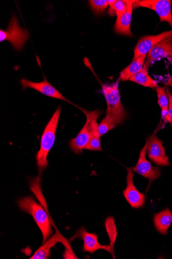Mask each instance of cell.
<instances>
[{
    "mask_svg": "<svg viewBox=\"0 0 172 259\" xmlns=\"http://www.w3.org/2000/svg\"><path fill=\"white\" fill-rule=\"evenodd\" d=\"M61 112V107L59 106L46 125L41 138L40 150L36 156L39 177L48 166L47 156L55 143Z\"/></svg>",
    "mask_w": 172,
    "mask_h": 259,
    "instance_id": "cell-1",
    "label": "cell"
},
{
    "mask_svg": "<svg viewBox=\"0 0 172 259\" xmlns=\"http://www.w3.org/2000/svg\"><path fill=\"white\" fill-rule=\"evenodd\" d=\"M17 203L22 211L31 215L42 234L43 243L53 233L50 220L42 206L31 196L19 199Z\"/></svg>",
    "mask_w": 172,
    "mask_h": 259,
    "instance_id": "cell-2",
    "label": "cell"
},
{
    "mask_svg": "<svg viewBox=\"0 0 172 259\" xmlns=\"http://www.w3.org/2000/svg\"><path fill=\"white\" fill-rule=\"evenodd\" d=\"M107 103L106 116L112 117L120 123L124 121L126 112L123 106L119 90V82L102 85Z\"/></svg>",
    "mask_w": 172,
    "mask_h": 259,
    "instance_id": "cell-3",
    "label": "cell"
},
{
    "mask_svg": "<svg viewBox=\"0 0 172 259\" xmlns=\"http://www.w3.org/2000/svg\"><path fill=\"white\" fill-rule=\"evenodd\" d=\"M29 37L28 31L21 28L17 17L13 15L6 30H0V41H9L17 51H19L24 47Z\"/></svg>",
    "mask_w": 172,
    "mask_h": 259,
    "instance_id": "cell-4",
    "label": "cell"
},
{
    "mask_svg": "<svg viewBox=\"0 0 172 259\" xmlns=\"http://www.w3.org/2000/svg\"><path fill=\"white\" fill-rule=\"evenodd\" d=\"M171 2L170 0H142L135 1L134 7H142L154 11L160 18V22H166L172 28Z\"/></svg>",
    "mask_w": 172,
    "mask_h": 259,
    "instance_id": "cell-5",
    "label": "cell"
},
{
    "mask_svg": "<svg viewBox=\"0 0 172 259\" xmlns=\"http://www.w3.org/2000/svg\"><path fill=\"white\" fill-rule=\"evenodd\" d=\"M149 140L146 141V144L141 150L138 161L136 165L134 167V172L148 179L149 186L155 180L158 179L161 174L158 167H153L151 163L146 158V154L148 148Z\"/></svg>",
    "mask_w": 172,
    "mask_h": 259,
    "instance_id": "cell-6",
    "label": "cell"
},
{
    "mask_svg": "<svg viewBox=\"0 0 172 259\" xmlns=\"http://www.w3.org/2000/svg\"><path fill=\"white\" fill-rule=\"evenodd\" d=\"M172 36V30L156 35H146L141 38L135 47L133 61L147 55L158 44Z\"/></svg>",
    "mask_w": 172,
    "mask_h": 259,
    "instance_id": "cell-7",
    "label": "cell"
},
{
    "mask_svg": "<svg viewBox=\"0 0 172 259\" xmlns=\"http://www.w3.org/2000/svg\"><path fill=\"white\" fill-rule=\"evenodd\" d=\"M164 58L167 59L172 65V36L158 44L147 54L143 68L148 71L151 65Z\"/></svg>",
    "mask_w": 172,
    "mask_h": 259,
    "instance_id": "cell-8",
    "label": "cell"
},
{
    "mask_svg": "<svg viewBox=\"0 0 172 259\" xmlns=\"http://www.w3.org/2000/svg\"><path fill=\"white\" fill-rule=\"evenodd\" d=\"M81 109L86 115L90 127V140L85 149L90 151H102L99 124L97 122V120L100 116L101 112L97 110L90 111L82 108Z\"/></svg>",
    "mask_w": 172,
    "mask_h": 259,
    "instance_id": "cell-9",
    "label": "cell"
},
{
    "mask_svg": "<svg viewBox=\"0 0 172 259\" xmlns=\"http://www.w3.org/2000/svg\"><path fill=\"white\" fill-rule=\"evenodd\" d=\"M127 187L123 192L125 198L132 208H140L143 207L145 202V196L144 194L140 193L134 185L133 180L134 175L131 168H127Z\"/></svg>",
    "mask_w": 172,
    "mask_h": 259,
    "instance_id": "cell-10",
    "label": "cell"
},
{
    "mask_svg": "<svg viewBox=\"0 0 172 259\" xmlns=\"http://www.w3.org/2000/svg\"><path fill=\"white\" fill-rule=\"evenodd\" d=\"M20 82L23 89L27 88L33 89L45 96L70 102L62 95L60 92L49 83L45 78L43 81L40 82H32L25 78L22 79Z\"/></svg>",
    "mask_w": 172,
    "mask_h": 259,
    "instance_id": "cell-11",
    "label": "cell"
},
{
    "mask_svg": "<svg viewBox=\"0 0 172 259\" xmlns=\"http://www.w3.org/2000/svg\"><path fill=\"white\" fill-rule=\"evenodd\" d=\"M147 152L150 159L158 165H169L168 157L166 156L163 143L157 137L153 136L149 139Z\"/></svg>",
    "mask_w": 172,
    "mask_h": 259,
    "instance_id": "cell-12",
    "label": "cell"
},
{
    "mask_svg": "<svg viewBox=\"0 0 172 259\" xmlns=\"http://www.w3.org/2000/svg\"><path fill=\"white\" fill-rule=\"evenodd\" d=\"M77 237L81 238L84 241L83 251L93 253L97 250L103 249L109 252L115 258L110 245H103L97 240V235L94 233H88L84 228H81L77 233Z\"/></svg>",
    "mask_w": 172,
    "mask_h": 259,
    "instance_id": "cell-13",
    "label": "cell"
},
{
    "mask_svg": "<svg viewBox=\"0 0 172 259\" xmlns=\"http://www.w3.org/2000/svg\"><path fill=\"white\" fill-rule=\"evenodd\" d=\"M126 2L128 6L127 11L124 15L117 19L114 25V30L120 34L132 36L133 33L131 31V26L132 13L135 1L128 0Z\"/></svg>",
    "mask_w": 172,
    "mask_h": 259,
    "instance_id": "cell-14",
    "label": "cell"
},
{
    "mask_svg": "<svg viewBox=\"0 0 172 259\" xmlns=\"http://www.w3.org/2000/svg\"><path fill=\"white\" fill-rule=\"evenodd\" d=\"M90 127L89 121L87 120L81 132L77 136L70 140L69 147L75 154H81L89 143L90 140Z\"/></svg>",
    "mask_w": 172,
    "mask_h": 259,
    "instance_id": "cell-15",
    "label": "cell"
},
{
    "mask_svg": "<svg viewBox=\"0 0 172 259\" xmlns=\"http://www.w3.org/2000/svg\"><path fill=\"white\" fill-rule=\"evenodd\" d=\"M58 243H62L68 246V243L60 233H56L52 237L43 243L30 258L31 259H46L50 257V250L55 247Z\"/></svg>",
    "mask_w": 172,
    "mask_h": 259,
    "instance_id": "cell-16",
    "label": "cell"
},
{
    "mask_svg": "<svg viewBox=\"0 0 172 259\" xmlns=\"http://www.w3.org/2000/svg\"><path fill=\"white\" fill-rule=\"evenodd\" d=\"M153 222L156 230L163 235L167 234V231L172 223V213L167 208L155 215Z\"/></svg>",
    "mask_w": 172,
    "mask_h": 259,
    "instance_id": "cell-17",
    "label": "cell"
},
{
    "mask_svg": "<svg viewBox=\"0 0 172 259\" xmlns=\"http://www.w3.org/2000/svg\"><path fill=\"white\" fill-rule=\"evenodd\" d=\"M147 56H142L132 61L131 64L121 72L119 79L123 81L129 80L131 78L140 72L143 69Z\"/></svg>",
    "mask_w": 172,
    "mask_h": 259,
    "instance_id": "cell-18",
    "label": "cell"
},
{
    "mask_svg": "<svg viewBox=\"0 0 172 259\" xmlns=\"http://www.w3.org/2000/svg\"><path fill=\"white\" fill-rule=\"evenodd\" d=\"M147 72L148 71H146L143 68L140 72L131 78L129 80L145 87L157 89L158 88L157 82L149 76Z\"/></svg>",
    "mask_w": 172,
    "mask_h": 259,
    "instance_id": "cell-19",
    "label": "cell"
},
{
    "mask_svg": "<svg viewBox=\"0 0 172 259\" xmlns=\"http://www.w3.org/2000/svg\"><path fill=\"white\" fill-rule=\"evenodd\" d=\"M105 226L110 240L109 245L114 255V246L117 237V230L114 218L111 217L107 218L105 222Z\"/></svg>",
    "mask_w": 172,
    "mask_h": 259,
    "instance_id": "cell-20",
    "label": "cell"
},
{
    "mask_svg": "<svg viewBox=\"0 0 172 259\" xmlns=\"http://www.w3.org/2000/svg\"><path fill=\"white\" fill-rule=\"evenodd\" d=\"M156 92L158 96V102L161 108L162 117L163 119L167 113L169 104L167 91H166L165 88L162 87L157 88Z\"/></svg>",
    "mask_w": 172,
    "mask_h": 259,
    "instance_id": "cell-21",
    "label": "cell"
},
{
    "mask_svg": "<svg viewBox=\"0 0 172 259\" xmlns=\"http://www.w3.org/2000/svg\"><path fill=\"white\" fill-rule=\"evenodd\" d=\"M120 123L112 118V117L105 116L100 124H99V131L100 136H102L112 130Z\"/></svg>",
    "mask_w": 172,
    "mask_h": 259,
    "instance_id": "cell-22",
    "label": "cell"
},
{
    "mask_svg": "<svg viewBox=\"0 0 172 259\" xmlns=\"http://www.w3.org/2000/svg\"><path fill=\"white\" fill-rule=\"evenodd\" d=\"M89 3L93 11L99 15L103 13L109 6L105 0H91Z\"/></svg>",
    "mask_w": 172,
    "mask_h": 259,
    "instance_id": "cell-23",
    "label": "cell"
},
{
    "mask_svg": "<svg viewBox=\"0 0 172 259\" xmlns=\"http://www.w3.org/2000/svg\"><path fill=\"white\" fill-rule=\"evenodd\" d=\"M128 6L126 1H116L114 5V12L117 18L124 15L127 11Z\"/></svg>",
    "mask_w": 172,
    "mask_h": 259,
    "instance_id": "cell-24",
    "label": "cell"
},
{
    "mask_svg": "<svg viewBox=\"0 0 172 259\" xmlns=\"http://www.w3.org/2000/svg\"><path fill=\"white\" fill-rule=\"evenodd\" d=\"M167 94L168 98L169 104L167 113L164 116L163 120L172 125V94L167 90Z\"/></svg>",
    "mask_w": 172,
    "mask_h": 259,
    "instance_id": "cell-25",
    "label": "cell"
},
{
    "mask_svg": "<svg viewBox=\"0 0 172 259\" xmlns=\"http://www.w3.org/2000/svg\"><path fill=\"white\" fill-rule=\"evenodd\" d=\"M166 85L172 86V77H170L165 83Z\"/></svg>",
    "mask_w": 172,
    "mask_h": 259,
    "instance_id": "cell-26",
    "label": "cell"
}]
</instances>
